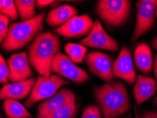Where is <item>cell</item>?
<instances>
[{"label": "cell", "mask_w": 157, "mask_h": 118, "mask_svg": "<svg viewBox=\"0 0 157 118\" xmlns=\"http://www.w3.org/2000/svg\"><path fill=\"white\" fill-rule=\"evenodd\" d=\"M25 118H28V117H25Z\"/></svg>", "instance_id": "34"}, {"label": "cell", "mask_w": 157, "mask_h": 118, "mask_svg": "<svg viewBox=\"0 0 157 118\" xmlns=\"http://www.w3.org/2000/svg\"><path fill=\"white\" fill-rule=\"evenodd\" d=\"M151 45L152 47L155 48L156 50H157V36L151 40Z\"/></svg>", "instance_id": "28"}, {"label": "cell", "mask_w": 157, "mask_h": 118, "mask_svg": "<svg viewBox=\"0 0 157 118\" xmlns=\"http://www.w3.org/2000/svg\"><path fill=\"white\" fill-rule=\"evenodd\" d=\"M156 16H157V9H156Z\"/></svg>", "instance_id": "33"}, {"label": "cell", "mask_w": 157, "mask_h": 118, "mask_svg": "<svg viewBox=\"0 0 157 118\" xmlns=\"http://www.w3.org/2000/svg\"><path fill=\"white\" fill-rule=\"evenodd\" d=\"M51 72L56 73L62 78H66L77 84L86 82L89 78L86 71L78 67L70 57L59 52L53 57Z\"/></svg>", "instance_id": "7"}, {"label": "cell", "mask_w": 157, "mask_h": 118, "mask_svg": "<svg viewBox=\"0 0 157 118\" xmlns=\"http://www.w3.org/2000/svg\"><path fill=\"white\" fill-rule=\"evenodd\" d=\"M14 4L21 21H27L37 16L34 0H16Z\"/></svg>", "instance_id": "19"}, {"label": "cell", "mask_w": 157, "mask_h": 118, "mask_svg": "<svg viewBox=\"0 0 157 118\" xmlns=\"http://www.w3.org/2000/svg\"><path fill=\"white\" fill-rule=\"evenodd\" d=\"M157 91V83L153 78L141 75L138 76L133 89L134 97L138 105L151 98Z\"/></svg>", "instance_id": "15"}, {"label": "cell", "mask_w": 157, "mask_h": 118, "mask_svg": "<svg viewBox=\"0 0 157 118\" xmlns=\"http://www.w3.org/2000/svg\"><path fill=\"white\" fill-rule=\"evenodd\" d=\"M59 50V36L50 31L42 32L27 48L29 63L41 76H50L52 59Z\"/></svg>", "instance_id": "1"}, {"label": "cell", "mask_w": 157, "mask_h": 118, "mask_svg": "<svg viewBox=\"0 0 157 118\" xmlns=\"http://www.w3.org/2000/svg\"><path fill=\"white\" fill-rule=\"evenodd\" d=\"M78 105L75 102L70 103L43 118H74L77 114Z\"/></svg>", "instance_id": "21"}, {"label": "cell", "mask_w": 157, "mask_h": 118, "mask_svg": "<svg viewBox=\"0 0 157 118\" xmlns=\"http://www.w3.org/2000/svg\"><path fill=\"white\" fill-rule=\"evenodd\" d=\"M70 83L57 74H50L48 76H38L29 98L25 102V105L28 108H31L37 102L50 98L59 88Z\"/></svg>", "instance_id": "5"}, {"label": "cell", "mask_w": 157, "mask_h": 118, "mask_svg": "<svg viewBox=\"0 0 157 118\" xmlns=\"http://www.w3.org/2000/svg\"><path fill=\"white\" fill-rule=\"evenodd\" d=\"M140 118H157V111H146L141 115Z\"/></svg>", "instance_id": "27"}, {"label": "cell", "mask_w": 157, "mask_h": 118, "mask_svg": "<svg viewBox=\"0 0 157 118\" xmlns=\"http://www.w3.org/2000/svg\"><path fill=\"white\" fill-rule=\"evenodd\" d=\"M137 8V21L132 36V42L137 40L148 32L155 22L157 0H140L136 4Z\"/></svg>", "instance_id": "6"}, {"label": "cell", "mask_w": 157, "mask_h": 118, "mask_svg": "<svg viewBox=\"0 0 157 118\" xmlns=\"http://www.w3.org/2000/svg\"><path fill=\"white\" fill-rule=\"evenodd\" d=\"M9 18L0 13V43L3 42L9 31Z\"/></svg>", "instance_id": "24"}, {"label": "cell", "mask_w": 157, "mask_h": 118, "mask_svg": "<svg viewBox=\"0 0 157 118\" xmlns=\"http://www.w3.org/2000/svg\"><path fill=\"white\" fill-rule=\"evenodd\" d=\"M75 102V95L71 90L64 88L38 106V118H43L63 106Z\"/></svg>", "instance_id": "12"}, {"label": "cell", "mask_w": 157, "mask_h": 118, "mask_svg": "<svg viewBox=\"0 0 157 118\" xmlns=\"http://www.w3.org/2000/svg\"><path fill=\"white\" fill-rule=\"evenodd\" d=\"M77 14V9L75 7L68 4H64L48 12L46 17V23L50 27L58 28Z\"/></svg>", "instance_id": "16"}, {"label": "cell", "mask_w": 157, "mask_h": 118, "mask_svg": "<svg viewBox=\"0 0 157 118\" xmlns=\"http://www.w3.org/2000/svg\"><path fill=\"white\" fill-rule=\"evenodd\" d=\"M64 50L73 62L82 63L86 57L87 48L79 44L68 43L64 45Z\"/></svg>", "instance_id": "20"}, {"label": "cell", "mask_w": 157, "mask_h": 118, "mask_svg": "<svg viewBox=\"0 0 157 118\" xmlns=\"http://www.w3.org/2000/svg\"><path fill=\"white\" fill-rule=\"evenodd\" d=\"M3 108L8 118H30L31 117V113L17 100L11 98L4 99Z\"/></svg>", "instance_id": "18"}, {"label": "cell", "mask_w": 157, "mask_h": 118, "mask_svg": "<svg viewBox=\"0 0 157 118\" xmlns=\"http://www.w3.org/2000/svg\"><path fill=\"white\" fill-rule=\"evenodd\" d=\"M135 118H139V117H138V114L137 112V110H135Z\"/></svg>", "instance_id": "32"}, {"label": "cell", "mask_w": 157, "mask_h": 118, "mask_svg": "<svg viewBox=\"0 0 157 118\" xmlns=\"http://www.w3.org/2000/svg\"><path fill=\"white\" fill-rule=\"evenodd\" d=\"M82 118H101L100 109L96 105L88 106L83 111Z\"/></svg>", "instance_id": "25"}, {"label": "cell", "mask_w": 157, "mask_h": 118, "mask_svg": "<svg viewBox=\"0 0 157 118\" xmlns=\"http://www.w3.org/2000/svg\"><path fill=\"white\" fill-rule=\"evenodd\" d=\"M153 103L154 104V105H155L156 106H157V97L156 98H155L153 100Z\"/></svg>", "instance_id": "30"}, {"label": "cell", "mask_w": 157, "mask_h": 118, "mask_svg": "<svg viewBox=\"0 0 157 118\" xmlns=\"http://www.w3.org/2000/svg\"><path fill=\"white\" fill-rule=\"evenodd\" d=\"M84 59L91 73L98 76L106 84L113 82V60L109 55L101 52L92 51L86 55Z\"/></svg>", "instance_id": "9"}, {"label": "cell", "mask_w": 157, "mask_h": 118, "mask_svg": "<svg viewBox=\"0 0 157 118\" xmlns=\"http://www.w3.org/2000/svg\"><path fill=\"white\" fill-rule=\"evenodd\" d=\"M37 78L33 77L23 82L4 84L0 90V100L11 98L23 100L26 98L35 85Z\"/></svg>", "instance_id": "14"}, {"label": "cell", "mask_w": 157, "mask_h": 118, "mask_svg": "<svg viewBox=\"0 0 157 118\" xmlns=\"http://www.w3.org/2000/svg\"><path fill=\"white\" fill-rule=\"evenodd\" d=\"M0 118H1V117H0Z\"/></svg>", "instance_id": "35"}, {"label": "cell", "mask_w": 157, "mask_h": 118, "mask_svg": "<svg viewBox=\"0 0 157 118\" xmlns=\"http://www.w3.org/2000/svg\"><path fill=\"white\" fill-rule=\"evenodd\" d=\"M82 45L116 52L119 49V43L106 33L98 20L94 23L89 34L80 40Z\"/></svg>", "instance_id": "10"}, {"label": "cell", "mask_w": 157, "mask_h": 118, "mask_svg": "<svg viewBox=\"0 0 157 118\" xmlns=\"http://www.w3.org/2000/svg\"><path fill=\"white\" fill-rule=\"evenodd\" d=\"M113 74L130 84H133L135 82L136 72L134 69L132 55L125 45L122 46L116 60L113 64Z\"/></svg>", "instance_id": "13"}, {"label": "cell", "mask_w": 157, "mask_h": 118, "mask_svg": "<svg viewBox=\"0 0 157 118\" xmlns=\"http://www.w3.org/2000/svg\"><path fill=\"white\" fill-rule=\"evenodd\" d=\"M0 13L8 17L11 21L17 20L18 13L14 1L0 0Z\"/></svg>", "instance_id": "22"}, {"label": "cell", "mask_w": 157, "mask_h": 118, "mask_svg": "<svg viewBox=\"0 0 157 118\" xmlns=\"http://www.w3.org/2000/svg\"><path fill=\"white\" fill-rule=\"evenodd\" d=\"M59 4V1H53V0H38L36 2V6L38 9L45 8L47 6L55 7Z\"/></svg>", "instance_id": "26"}, {"label": "cell", "mask_w": 157, "mask_h": 118, "mask_svg": "<svg viewBox=\"0 0 157 118\" xmlns=\"http://www.w3.org/2000/svg\"><path fill=\"white\" fill-rule=\"evenodd\" d=\"M94 91L103 118H116L124 114L130 108L128 91L121 82L105 84L94 88Z\"/></svg>", "instance_id": "2"}, {"label": "cell", "mask_w": 157, "mask_h": 118, "mask_svg": "<svg viewBox=\"0 0 157 118\" xmlns=\"http://www.w3.org/2000/svg\"><path fill=\"white\" fill-rule=\"evenodd\" d=\"M9 68L8 64L0 53V84H8Z\"/></svg>", "instance_id": "23"}, {"label": "cell", "mask_w": 157, "mask_h": 118, "mask_svg": "<svg viewBox=\"0 0 157 118\" xmlns=\"http://www.w3.org/2000/svg\"><path fill=\"white\" fill-rule=\"evenodd\" d=\"M45 13L42 12L27 21L13 23L9 25L8 33L1 45L2 49L7 52L21 50L33 41L37 35L44 30Z\"/></svg>", "instance_id": "3"}, {"label": "cell", "mask_w": 157, "mask_h": 118, "mask_svg": "<svg viewBox=\"0 0 157 118\" xmlns=\"http://www.w3.org/2000/svg\"><path fill=\"white\" fill-rule=\"evenodd\" d=\"M154 70L157 71V55L155 56L154 61Z\"/></svg>", "instance_id": "29"}, {"label": "cell", "mask_w": 157, "mask_h": 118, "mask_svg": "<svg viewBox=\"0 0 157 118\" xmlns=\"http://www.w3.org/2000/svg\"><path fill=\"white\" fill-rule=\"evenodd\" d=\"M134 56L138 69L143 73L149 74L152 67V55L148 44L145 43L138 44L135 49Z\"/></svg>", "instance_id": "17"}, {"label": "cell", "mask_w": 157, "mask_h": 118, "mask_svg": "<svg viewBox=\"0 0 157 118\" xmlns=\"http://www.w3.org/2000/svg\"><path fill=\"white\" fill-rule=\"evenodd\" d=\"M93 25V20L88 14L77 15L53 30V32L67 39L78 38L89 35Z\"/></svg>", "instance_id": "8"}, {"label": "cell", "mask_w": 157, "mask_h": 118, "mask_svg": "<svg viewBox=\"0 0 157 118\" xmlns=\"http://www.w3.org/2000/svg\"><path fill=\"white\" fill-rule=\"evenodd\" d=\"M131 8L128 0H100L97 2L96 12L106 24L118 27L128 19Z\"/></svg>", "instance_id": "4"}, {"label": "cell", "mask_w": 157, "mask_h": 118, "mask_svg": "<svg viewBox=\"0 0 157 118\" xmlns=\"http://www.w3.org/2000/svg\"><path fill=\"white\" fill-rule=\"evenodd\" d=\"M154 76H155V78H156V82H157V71H154Z\"/></svg>", "instance_id": "31"}, {"label": "cell", "mask_w": 157, "mask_h": 118, "mask_svg": "<svg viewBox=\"0 0 157 118\" xmlns=\"http://www.w3.org/2000/svg\"><path fill=\"white\" fill-rule=\"evenodd\" d=\"M7 64L9 68V80L11 83L26 81L33 76L26 52L11 55L7 59Z\"/></svg>", "instance_id": "11"}]
</instances>
